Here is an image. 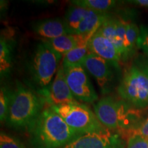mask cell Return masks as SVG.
I'll list each match as a JSON object with an SVG mask.
<instances>
[{
    "label": "cell",
    "instance_id": "obj_27",
    "mask_svg": "<svg viewBox=\"0 0 148 148\" xmlns=\"http://www.w3.org/2000/svg\"><path fill=\"white\" fill-rule=\"evenodd\" d=\"M141 69L143 70V71L144 72V73H145L146 75H147L148 76V64H147V65L144 66L143 69Z\"/></svg>",
    "mask_w": 148,
    "mask_h": 148
},
{
    "label": "cell",
    "instance_id": "obj_25",
    "mask_svg": "<svg viewBox=\"0 0 148 148\" xmlns=\"http://www.w3.org/2000/svg\"><path fill=\"white\" fill-rule=\"evenodd\" d=\"M140 135L148 138V117L137 128L132 130V135Z\"/></svg>",
    "mask_w": 148,
    "mask_h": 148
},
{
    "label": "cell",
    "instance_id": "obj_26",
    "mask_svg": "<svg viewBox=\"0 0 148 148\" xmlns=\"http://www.w3.org/2000/svg\"><path fill=\"white\" fill-rule=\"evenodd\" d=\"M127 2L148 8V0H132V1H128Z\"/></svg>",
    "mask_w": 148,
    "mask_h": 148
},
{
    "label": "cell",
    "instance_id": "obj_21",
    "mask_svg": "<svg viewBox=\"0 0 148 148\" xmlns=\"http://www.w3.org/2000/svg\"><path fill=\"white\" fill-rule=\"evenodd\" d=\"M10 100V90L1 86L0 91V120L1 123L6 122Z\"/></svg>",
    "mask_w": 148,
    "mask_h": 148
},
{
    "label": "cell",
    "instance_id": "obj_13",
    "mask_svg": "<svg viewBox=\"0 0 148 148\" xmlns=\"http://www.w3.org/2000/svg\"><path fill=\"white\" fill-rule=\"evenodd\" d=\"M92 36L82 34H66L52 39H44L50 44L54 50L62 55L66 54L74 48L87 44Z\"/></svg>",
    "mask_w": 148,
    "mask_h": 148
},
{
    "label": "cell",
    "instance_id": "obj_4",
    "mask_svg": "<svg viewBox=\"0 0 148 148\" xmlns=\"http://www.w3.org/2000/svg\"><path fill=\"white\" fill-rule=\"evenodd\" d=\"M51 107L66 124L79 134H85L108 130L101 124L95 112L83 103L73 101Z\"/></svg>",
    "mask_w": 148,
    "mask_h": 148
},
{
    "label": "cell",
    "instance_id": "obj_11",
    "mask_svg": "<svg viewBox=\"0 0 148 148\" xmlns=\"http://www.w3.org/2000/svg\"><path fill=\"white\" fill-rule=\"evenodd\" d=\"M90 51L97 55L114 67H119L121 56L112 42L97 31L88 42Z\"/></svg>",
    "mask_w": 148,
    "mask_h": 148
},
{
    "label": "cell",
    "instance_id": "obj_19",
    "mask_svg": "<svg viewBox=\"0 0 148 148\" xmlns=\"http://www.w3.org/2000/svg\"><path fill=\"white\" fill-rule=\"evenodd\" d=\"M139 34L140 30L136 24L127 22L124 42H123L125 49V58H127L129 56L130 53L132 51L136 43L137 44Z\"/></svg>",
    "mask_w": 148,
    "mask_h": 148
},
{
    "label": "cell",
    "instance_id": "obj_15",
    "mask_svg": "<svg viewBox=\"0 0 148 148\" xmlns=\"http://www.w3.org/2000/svg\"><path fill=\"white\" fill-rule=\"evenodd\" d=\"M91 53L88 47V43L81 45L74 48L64 55L62 63L64 69L82 64V61L87 55Z\"/></svg>",
    "mask_w": 148,
    "mask_h": 148
},
{
    "label": "cell",
    "instance_id": "obj_8",
    "mask_svg": "<svg viewBox=\"0 0 148 148\" xmlns=\"http://www.w3.org/2000/svg\"><path fill=\"white\" fill-rule=\"evenodd\" d=\"M37 92L42 98L45 104L50 107L76 101L66 82L65 71L62 62L50 85Z\"/></svg>",
    "mask_w": 148,
    "mask_h": 148
},
{
    "label": "cell",
    "instance_id": "obj_17",
    "mask_svg": "<svg viewBox=\"0 0 148 148\" xmlns=\"http://www.w3.org/2000/svg\"><path fill=\"white\" fill-rule=\"evenodd\" d=\"M71 2L73 5L101 12H107L116 4V1L112 0H74Z\"/></svg>",
    "mask_w": 148,
    "mask_h": 148
},
{
    "label": "cell",
    "instance_id": "obj_1",
    "mask_svg": "<svg viewBox=\"0 0 148 148\" xmlns=\"http://www.w3.org/2000/svg\"><path fill=\"white\" fill-rule=\"evenodd\" d=\"M29 130L34 148H62L82 135L71 129L49 106L43 108Z\"/></svg>",
    "mask_w": 148,
    "mask_h": 148
},
{
    "label": "cell",
    "instance_id": "obj_10",
    "mask_svg": "<svg viewBox=\"0 0 148 148\" xmlns=\"http://www.w3.org/2000/svg\"><path fill=\"white\" fill-rule=\"evenodd\" d=\"M81 65L96 79L103 93H107L113 77L110 67L112 65L106 60L92 53L86 56Z\"/></svg>",
    "mask_w": 148,
    "mask_h": 148
},
{
    "label": "cell",
    "instance_id": "obj_12",
    "mask_svg": "<svg viewBox=\"0 0 148 148\" xmlns=\"http://www.w3.org/2000/svg\"><path fill=\"white\" fill-rule=\"evenodd\" d=\"M35 34L43 39H52L71 33L64 18L60 17L44 18L35 21L32 25Z\"/></svg>",
    "mask_w": 148,
    "mask_h": 148
},
{
    "label": "cell",
    "instance_id": "obj_22",
    "mask_svg": "<svg viewBox=\"0 0 148 148\" xmlns=\"http://www.w3.org/2000/svg\"><path fill=\"white\" fill-rule=\"evenodd\" d=\"M0 148H24V147L16 138L1 132L0 135Z\"/></svg>",
    "mask_w": 148,
    "mask_h": 148
},
{
    "label": "cell",
    "instance_id": "obj_9",
    "mask_svg": "<svg viewBox=\"0 0 148 148\" xmlns=\"http://www.w3.org/2000/svg\"><path fill=\"white\" fill-rule=\"evenodd\" d=\"M62 148H123L120 135L110 130L82 134Z\"/></svg>",
    "mask_w": 148,
    "mask_h": 148
},
{
    "label": "cell",
    "instance_id": "obj_3",
    "mask_svg": "<svg viewBox=\"0 0 148 148\" xmlns=\"http://www.w3.org/2000/svg\"><path fill=\"white\" fill-rule=\"evenodd\" d=\"M62 56L44 39L36 45L27 66L31 81L38 88L36 92L50 85L60 66Z\"/></svg>",
    "mask_w": 148,
    "mask_h": 148
},
{
    "label": "cell",
    "instance_id": "obj_18",
    "mask_svg": "<svg viewBox=\"0 0 148 148\" xmlns=\"http://www.w3.org/2000/svg\"><path fill=\"white\" fill-rule=\"evenodd\" d=\"M12 60V47L10 42L1 36L0 40V72L1 76L8 74L11 67Z\"/></svg>",
    "mask_w": 148,
    "mask_h": 148
},
{
    "label": "cell",
    "instance_id": "obj_14",
    "mask_svg": "<svg viewBox=\"0 0 148 148\" xmlns=\"http://www.w3.org/2000/svg\"><path fill=\"white\" fill-rule=\"evenodd\" d=\"M110 17L108 12L88 10L84 19L79 25L77 34L92 36L99 29L101 25Z\"/></svg>",
    "mask_w": 148,
    "mask_h": 148
},
{
    "label": "cell",
    "instance_id": "obj_24",
    "mask_svg": "<svg viewBox=\"0 0 148 148\" xmlns=\"http://www.w3.org/2000/svg\"><path fill=\"white\" fill-rule=\"evenodd\" d=\"M137 45L148 56V29L142 27L138 38Z\"/></svg>",
    "mask_w": 148,
    "mask_h": 148
},
{
    "label": "cell",
    "instance_id": "obj_20",
    "mask_svg": "<svg viewBox=\"0 0 148 148\" xmlns=\"http://www.w3.org/2000/svg\"><path fill=\"white\" fill-rule=\"evenodd\" d=\"M116 18H108L97 30L112 43L116 34Z\"/></svg>",
    "mask_w": 148,
    "mask_h": 148
},
{
    "label": "cell",
    "instance_id": "obj_16",
    "mask_svg": "<svg viewBox=\"0 0 148 148\" xmlns=\"http://www.w3.org/2000/svg\"><path fill=\"white\" fill-rule=\"evenodd\" d=\"M87 11L88 9L77 5H73L67 9L64 19L66 22L68 27L73 34H77L78 27L81 22L84 19Z\"/></svg>",
    "mask_w": 148,
    "mask_h": 148
},
{
    "label": "cell",
    "instance_id": "obj_2",
    "mask_svg": "<svg viewBox=\"0 0 148 148\" xmlns=\"http://www.w3.org/2000/svg\"><path fill=\"white\" fill-rule=\"evenodd\" d=\"M44 105L38 92L17 81L13 90H10L6 123L13 128L29 129L43 110Z\"/></svg>",
    "mask_w": 148,
    "mask_h": 148
},
{
    "label": "cell",
    "instance_id": "obj_7",
    "mask_svg": "<svg viewBox=\"0 0 148 148\" xmlns=\"http://www.w3.org/2000/svg\"><path fill=\"white\" fill-rule=\"evenodd\" d=\"M64 71L66 82L74 97L87 103L97 100V92L82 65L71 66Z\"/></svg>",
    "mask_w": 148,
    "mask_h": 148
},
{
    "label": "cell",
    "instance_id": "obj_5",
    "mask_svg": "<svg viewBox=\"0 0 148 148\" xmlns=\"http://www.w3.org/2000/svg\"><path fill=\"white\" fill-rule=\"evenodd\" d=\"M117 90L123 99L135 107L148 105V76L137 66H131L125 72Z\"/></svg>",
    "mask_w": 148,
    "mask_h": 148
},
{
    "label": "cell",
    "instance_id": "obj_6",
    "mask_svg": "<svg viewBox=\"0 0 148 148\" xmlns=\"http://www.w3.org/2000/svg\"><path fill=\"white\" fill-rule=\"evenodd\" d=\"M94 112L101 124L110 131L123 127L127 120L123 103L110 96L99 99L94 105Z\"/></svg>",
    "mask_w": 148,
    "mask_h": 148
},
{
    "label": "cell",
    "instance_id": "obj_23",
    "mask_svg": "<svg viewBox=\"0 0 148 148\" xmlns=\"http://www.w3.org/2000/svg\"><path fill=\"white\" fill-rule=\"evenodd\" d=\"M125 148H148V138L140 135H133L128 138Z\"/></svg>",
    "mask_w": 148,
    "mask_h": 148
}]
</instances>
